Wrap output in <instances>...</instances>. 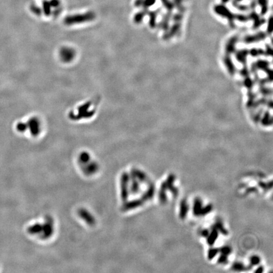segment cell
<instances>
[{"instance_id":"obj_19","label":"cell","mask_w":273,"mask_h":273,"mask_svg":"<svg viewBox=\"0 0 273 273\" xmlns=\"http://www.w3.org/2000/svg\"><path fill=\"white\" fill-rule=\"evenodd\" d=\"M156 3V0H144L142 6L144 7L145 8H148L153 5Z\"/></svg>"},{"instance_id":"obj_23","label":"cell","mask_w":273,"mask_h":273,"mask_svg":"<svg viewBox=\"0 0 273 273\" xmlns=\"http://www.w3.org/2000/svg\"><path fill=\"white\" fill-rule=\"evenodd\" d=\"M264 267L262 266H260L256 269V270L255 271V272H256V273H262V272H264Z\"/></svg>"},{"instance_id":"obj_17","label":"cell","mask_w":273,"mask_h":273,"mask_svg":"<svg viewBox=\"0 0 273 273\" xmlns=\"http://www.w3.org/2000/svg\"><path fill=\"white\" fill-rule=\"evenodd\" d=\"M228 256L227 255H223V254H221V255H220L219 257V258L217 260L218 262V264H227V262H228Z\"/></svg>"},{"instance_id":"obj_2","label":"cell","mask_w":273,"mask_h":273,"mask_svg":"<svg viewBox=\"0 0 273 273\" xmlns=\"http://www.w3.org/2000/svg\"><path fill=\"white\" fill-rule=\"evenodd\" d=\"M73 165L77 174L87 181L100 177L103 169L101 160L88 149H80L75 153L73 157Z\"/></svg>"},{"instance_id":"obj_10","label":"cell","mask_w":273,"mask_h":273,"mask_svg":"<svg viewBox=\"0 0 273 273\" xmlns=\"http://www.w3.org/2000/svg\"><path fill=\"white\" fill-rule=\"evenodd\" d=\"M252 267L251 266L249 267L246 266L243 263H241V262H235V263L233 264L232 266V269L235 271H244L248 270L249 269H250L249 267Z\"/></svg>"},{"instance_id":"obj_20","label":"cell","mask_w":273,"mask_h":273,"mask_svg":"<svg viewBox=\"0 0 273 273\" xmlns=\"http://www.w3.org/2000/svg\"><path fill=\"white\" fill-rule=\"evenodd\" d=\"M161 1L162 2V3H163V4L165 5V7L167 8V9H169L170 10H171L173 8V4L171 3V2L170 1V0H161Z\"/></svg>"},{"instance_id":"obj_11","label":"cell","mask_w":273,"mask_h":273,"mask_svg":"<svg viewBox=\"0 0 273 273\" xmlns=\"http://www.w3.org/2000/svg\"><path fill=\"white\" fill-rule=\"evenodd\" d=\"M213 228H216L218 231L219 233H221V234H223L224 235H228V232L227 229H226V228L224 227L223 224L221 222L216 223V224L214 225Z\"/></svg>"},{"instance_id":"obj_13","label":"cell","mask_w":273,"mask_h":273,"mask_svg":"<svg viewBox=\"0 0 273 273\" xmlns=\"http://www.w3.org/2000/svg\"><path fill=\"white\" fill-rule=\"evenodd\" d=\"M212 209H213V206L211 204H209L206 205V206L202 207L201 212V216H206V215L209 214L212 211Z\"/></svg>"},{"instance_id":"obj_15","label":"cell","mask_w":273,"mask_h":273,"mask_svg":"<svg viewBox=\"0 0 273 273\" xmlns=\"http://www.w3.org/2000/svg\"><path fill=\"white\" fill-rule=\"evenodd\" d=\"M261 259L260 258V257L258 255H252L250 257V263L251 266H255L259 265L260 263Z\"/></svg>"},{"instance_id":"obj_26","label":"cell","mask_w":273,"mask_h":273,"mask_svg":"<svg viewBox=\"0 0 273 273\" xmlns=\"http://www.w3.org/2000/svg\"><path fill=\"white\" fill-rule=\"evenodd\" d=\"M236 1H241V0H236Z\"/></svg>"},{"instance_id":"obj_16","label":"cell","mask_w":273,"mask_h":273,"mask_svg":"<svg viewBox=\"0 0 273 273\" xmlns=\"http://www.w3.org/2000/svg\"><path fill=\"white\" fill-rule=\"evenodd\" d=\"M258 3L262 8V13H265L267 9V0H258Z\"/></svg>"},{"instance_id":"obj_18","label":"cell","mask_w":273,"mask_h":273,"mask_svg":"<svg viewBox=\"0 0 273 273\" xmlns=\"http://www.w3.org/2000/svg\"><path fill=\"white\" fill-rule=\"evenodd\" d=\"M43 8H44V13L46 15H49L50 12H51V5L49 4V2L44 1L43 2Z\"/></svg>"},{"instance_id":"obj_25","label":"cell","mask_w":273,"mask_h":273,"mask_svg":"<svg viewBox=\"0 0 273 273\" xmlns=\"http://www.w3.org/2000/svg\"><path fill=\"white\" fill-rule=\"evenodd\" d=\"M221 1H222V2H223V3H226L228 2V1H229V0H221Z\"/></svg>"},{"instance_id":"obj_5","label":"cell","mask_w":273,"mask_h":273,"mask_svg":"<svg viewBox=\"0 0 273 273\" xmlns=\"http://www.w3.org/2000/svg\"><path fill=\"white\" fill-rule=\"evenodd\" d=\"M155 192H156L155 186L153 184V183H151V184H149L148 189H147V190L142 194V201L144 202L151 200V199L153 198L155 195Z\"/></svg>"},{"instance_id":"obj_6","label":"cell","mask_w":273,"mask_h":273,"mask_svg":"<svg viewBox=\"0 0 273 273\" xmlns=\"http://www.w3.org/2000/svg\"><path fill=\"white\" fill-rule=\"evenodd\" d=\"M219 236L218 231L214 228H212V230L209 232L208 236L207 237V242L210 246H212L214 245L216 241L217 240Z\"/></svg>"},{"instance_id":"obj_14","label":"cell","mask_w":273,"mask_h":273,"mask_svg":"<svg viewBox=\"0 0 273 273\" xmlns=\"http://www.w3.org/2000/svg\"><path fill=\"white\" fill-rule=\"evenodd\" d=\"M219 252L221 253V254H223V255L228 256L229 255L232 254V249L230 247V246L228 245H225L220 248V249H219Z\"/></svg>"},{"instance_id":"obj_9","label":"cell","mask_w":273,"mask_h":273,"mask_svg":"<svg viewBox=\"0 0 273 273\" xmlns=\"http://www.w3.org/2000/svg\"><path fill=\"white\" fill-rule=\"evenodd\" d=\"M166 191L167 188L165 184V182H164L161 183L160 190L159 192V199L161 204H165L167 201Z\"/></svg>"},{"instance_id":"obj_24","label":"cell","mask_w":273,"mask_h":273,"mask_svg":"<svg viewBox=\"0 0 273 273\" xmlns=\"http://www.w3.org/2000/svg\"><path fill=\"white\" fill-rule=\"evenodd\" d=\"M143 1H144V0H136L135 3V7H140V6H142Z\"/></svg>"},{"instance_id":"obj_12","label":"cell","mask_w":273,"mask_h":273,"mask_svg":"<svg viewBox=\"0 0 273 273\" xmlns=\"http://www.w3.org/2000/svg\"><path fill=\"white\" fill-rule=\"evenodd\" d=\"M219 252V249L216 247H212L209 249L207 254V257L209 260L213 259L215 257H216L218 254Z\"/></svg>"},{"instance_id":"obj_21","label":"cell","mask_w":273,"mask_h":273,"mask_svg":"<svg viewBox=\"0 0 273 273\" xmlns=\"http://www.w3.org/2000/svg\"><path fill=\"white\" fill-rule=\"evenodd\" d=\"M49 4L51 5V7H56L59 5L60 1L58 0H51V1L49 2Z\"/></svg>"},{"instance_id":"obj_4","label":"cell","mask_w":273,"mask_h":273,"mask_svg":"<svg viewBox=\"0 0 273 273\" xmlns=\"http://www.w3.org/2000/svg\"><path fill=\"white\" fill-rule=\"evenodd\" d=\"M175 176L173 174H170L167 176V180L165 182V184L167 188V190H169L174 196H178V188H176L174 185L175 181Z\"/></svg>"},{"instance_id":"obj_3","label":"cell","mask_w":273,"mask_h":273,"mask_svg":"<svg viewBox=\"0 0 273 273\" xmlns=\"http://www.w3.org/2000/svg\"><path fill=\"white\" fill-rule=\"evenodd\" d=\"M94 18V14L91 12H89L81 15H76V16L68 17L66 19V22L67 23H75V22H84V21L91 20Z\"/></svg>"},{"instance_id":"obj_7","label":"cell","mask_w":273,"mask_h":273,"mask_svg":"<svg viewBox=\"0 0 273 273\" xmlns=\"http://www.w3.org/2000/svg\"><path fill=\"white\" fill-rule=\"evenodd\" d=\"M202 202L200 198H196L193 202V214L195 216H200L202 208Z\"/></svg>"},{"instance_id":"obj_8","label":"cell","mask_w":273,"mask_h":273,"mask_svg":"<svg viewBox=\"0 0 273 273\" xmlns=\"http://www.w3.org/2000/svg\"><path fill=\"white\" fill-rule=\"evenodd\" d=\"M189 206L186 200L183 199L180 202V214L179 216L181 219H185L188 212Z\"/></svg>"},{"instance_id":"obj_22","label":"cell","mask_w":273,"mask_h":273,"mask_svg":"<svg viewBox=\"0 0 273 273\" xmlns=\"http://www.w3.org/2000/svg\"><path fill=\"white\" fill-rule=\"evenodd\" d=\"M209 231L207 229H203L202 232H201V235L202 236V237H205V238H207V237L208 236L209 233Z\"/></svg>"},{"instance_id":"obj_1","label":"cell","mask_w":273,"mask_h":273,"mask_svg":"<svg viewBox=\"0 0 273 273\" xmlns=\"http://www.w3.org/2000/svg\"><path fill=\"white\" fill-rule=\"evenodd\" d=\"M25 232L35 243L49 245L58 237L59 223L53 214L45 212L31 220L26 227Z\"/></svg>"}]
</instances>
